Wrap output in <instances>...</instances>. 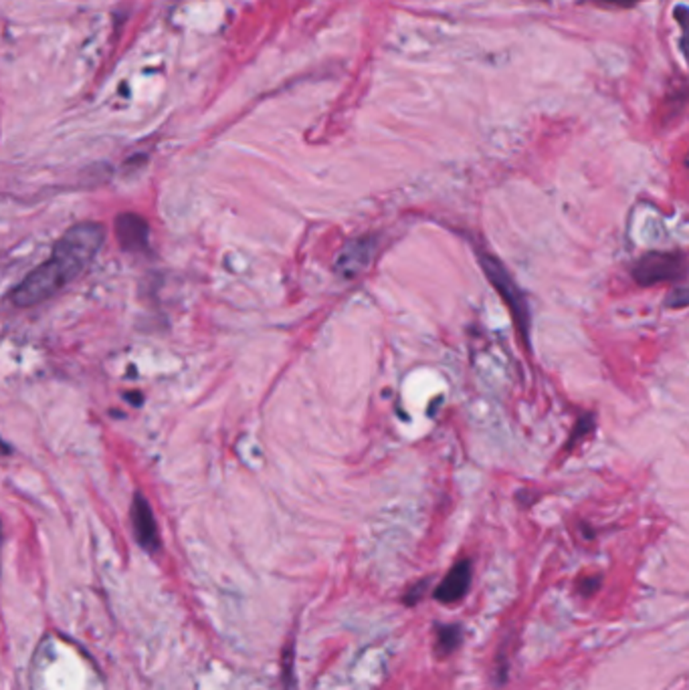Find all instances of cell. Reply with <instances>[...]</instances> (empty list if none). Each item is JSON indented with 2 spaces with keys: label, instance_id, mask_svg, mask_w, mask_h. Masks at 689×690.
<instances>
[{
  "label": "cell",
  "instance_id": "7",
  "mask_svg": "<svg viewBox=\"0 0 689 690\" xmlns=\"http://www.w3.org/2000/svg\"><path fill=\"white\" fill-rule=\"evenodd\" d=\"M372 251H374L372 238L369 236L358 238V241L348 245L346 251L339 255V259L336 261V271L346 279L354 277V275L360 273L364 266H369Z\"/></svg>",
  "mask_w": 689,
  "mask_h": 690
},
{
  "label": "cell",
  "instance_id": "12",
  "mask_svg": "<svg viewBox=\"0 0 689 690\" xmlns=\"http://www.w3.org/2000/svg\"><path fill=\"white\" fill-rule=\"evenodd\" d=\"M599 584H601V579H599V577H589V582H586V584L581 587V592H583L584 595H591V594L596 592V587H599Z\"/></svg>",
  "mask_w": 689,
  "mask_h": 690
},
{
  "label": "cell",
  "instance_id": "5",
  "mask_svg": "<svg viewBox=\"0 0 689 690\" xmlns=\"http://www.w3.org/2000/svg\"><path fill=\"white\" fill-rule=\"evenodd\" d=\"M116 236L119 246L127 253L150 251V225L148 220L134 213H122L116 218Z\"/></svg>",
  "mask_w": 689,
  "mask_h": 690
},
{
  "label": "cell",
  "instance_id": "3",
  "mask_svg": "<svg viewBox=\"0 0 689 690\" xmlns=\"http://www.w3.org/2000/svg\"><path fill=\"white\" fill-rule=\"evenodd\" d=\"M685 259L682 253H649L637 263L635 279L643 287L684 277Z\"/></svg>",
  "mask_w": 689,
  "mask_h": 690
},
{
  "label": "cell",
  "instance_id": "14",
  "mask_svg": "<svg viewBox=\"0 0 689 690\" xmlns=\"http://www.w3.org/2000/svg\"><path fill=\"white\" fill-rule=\"evenodd\" d=\"M3 453H8V448H6V445L3 443V440H0V455H3Z\"/></svg>",
  "mask_w": 689,
  "mask_h": 690
},
{
  "label": "cell",
  "instance_id": "15",
  "mask_svg": "<svg viewBox=\"0 0 689 690\" xmlns=\"http://www.w3.org/2000/svg\"><path fill=\"white\" fill-rule=\"evenodd\" d=\"M0 551H3V525H0Z\"/></svg>",
  "mask_w": 689,
  "mask_h": 690
},
{
  "label": "cell",
  "instance_id": "9",
  "mask_svg": "<svg viewBox=\"0 0 689 690\" xmlns=\"http://www.w3.org/2000/svg\"><path fill=\"white\" fill-rule=\"evenodd\" d=\"M283 690H296V680H293V646H288V652H283Z\"/></svg>",
  "mask_w": 689,
  "mask_h": 690
},
{
  "label": "cell",
  "instance_id": "2",
  "mask_svg": "<svg viewBox=\"0 0 689 690\" xmlns=\"http://www.w3.org/2000/svg\"><path fill=\"white\" fill-rule=\"evenodd\" d=\"M481 261H483V269H485V273H488L491 285L500 291V295L503 297V301L508 303V307L512 309L518 329L522 331L523 337H526L530 342V311H528L526 299H523V295H522V291L516 287V283H513V279L510 277L508 271L503 269L498 259L483 255Z\"/></svg>",
  "mask_w": 689,
  "mask_h": 690
},
{
  "label": "cell",
  "instance_id": "8",
  "mask_svg": "<svg viewBox=\"0 0 689 690\" xmlns=\"http://www.w3.org/2000/svg\"><path fill=\"white\" fill-rule=\"evenodd\" d=\"M463 642V630L461 625H439L437 628V644H435V652L439 658L451 656L453 652L461 646Z\"/></svg>",
  "mask_w": 689,
  "mask_h": 690
},
{
  "label": "cell",
  "instance_id": "10",
  "mask_svg": "<svg viewBox=\"0 0 689 690\" xmlns=\"http://www.w3.org/2000/svg\"><path fill=\"white\" fill-rule=\"evenodd\" d=\"M427 587H429V582H427V579H422V582H419L417 585H412L410 590L407 592V595H404V604H407V605H415V604H419V602L422 600V595H425Z\"/></svg>",
  "mask_w": 689,
  "mask_h": 690
},
{
  "label": "cell",
  "instance_id": "6",
  "mask_svg": "<svg viewBox=\"0 0 689 690\" xmlns=\"http://www.w3.org/2000/svg\"><path fill=\"white\" fill-rule=\"evenodd\" d=\"M471 585V561L461 559L453 565L451 572L445 575L443 582L437 585L435 600L441 604H455L463 600Z\"/></svg>",
  "mask_w": 689,
  "mask_h": 690
},
{
  "label": "cell",
  "instance_id": "13",
  "mask_svg": "<svg viewBox=\"0 0 689 690\" xmlns=\"http://www.w3.org/2000/svg\"><path fill=\"white\" fill-rule=\"evenodd\" d=\"M606 3H611V5H619V6H631V5L639 3V0H606Z\"/></svg>",
  "mask_w": 689,
  "mask_h": 690
},
{
  "label": "cell",
  "instance_id": "11",
  "mask_svg": "<svg viewBox=\"0 0 689 690\" xmlns=\"http://www.w3.org/2000/svg\"><path fill=\"white\" fill-rule=\"evenodd\" d=\"M591 428H593V416H591V414H586V416H583L581 422H578V426H576L574 435L571 438V445L574 443V440H581L583 435H586V432H589Z\"/></svg>",
  "mask_w": 689,
  "mask_h": 690
},
{
  "label": "cell",
  "instance_id": "1",
  "mask_svg": "<svg viewBox=\"0 0 689 690\" xmlns=\"http://www.w3.org/2000/svg\"><path fill=\"white\" fill-rule=\"evenodd\" d=\"M106 243V228L96 220L71 226L57 243L51 256L31 271L13 291L16 307H35L57 295L84 273Z\"/></svg>",
  "mask_w": 689,
  "mask_h": 690
},
{
  "label": "cell",
  "instance_id": "4",
  "mask_svg": "<svg viewBox=\"0 0 689 690\" xmlns=\"http://www.w3.org/2000/svg\"><path fill=\"white\" fill-rule=\"evenodd\" d=\"M130 521H132V531H134L137 545H140L144 551H148V554L160 551L162 547L160 531H158V525H156V517H154L150 503L146 501V496L142 493H136L134 496L132 509H130Z\"/></svg>",
  "mask_w": 689,
  "mask_h": 690
}]
</instances>
